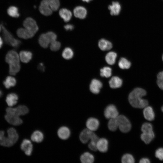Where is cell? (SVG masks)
I'll list each match as a JSON object with an SVG mask.
<instances>
[{
	"mask_svg": "<svg viewBox=\"0 0 163 163\" xmlns=\"http://www.w3.org/2000/svg\"><path fill=\"white\" fill-rule=\"evenodd\" d=\"M6 111L5 118L6 121L12 125L18 126L22 123V120L20 116L27 114L29 112V110L25 106L20 105L15 108L8 107Z\"/></svg>",
	"mask_w": 163,
	"mask_h": 163,
	"instance_id": "1",
	"label": "cell"
},
{
	"mask_svg": "<svg viewBox=\"0 0 163 163\" xmlns=\"http://www.w3.org/2000/svg\"><path fill=\"white\" fill-rule=\"evenodd\" d=\"M24 28H20L17 31V36L24 39L33 37L38 30L35 21L31 18H27L23 23Z\"/></svg>",
	"mask_w": 163,
	"mask_h": 163,
	"instance_id": "2",
	"label": "cell"
},
{
	"mask_svg": "<svg viewBox=\"0 0 163 163\" xmlns=\"http://www.w3.org/2000/svg\"><path fill=\"white\" fill-rule=\"evenodd\" d=\"M146 94V91L139 88L134 89L129 94L128 100L131 105L134 107L142 108L148 105V101L142 98Z\"/></svg>",
	"mask_w": 163,
	"mask_h": 163,
	"instance_id": "3",
	"label": "cell"
},
{
	"mask_svg": "<svg viewBox=\"0 0 163 163\" xmlns=\"http://www.w3.org/2000/svg\"><path fill=\"white\" fill-rule=\"evenodd\" d=\"M8 136H5V132L0 131V145L5 147L13 145L18 141V134L14 128H10L7 130Z\"/></svg>",
	"mask_w": 163,
	"mask_h": 163,
	"instance_id": "4",
	"label": "cell"
},
{
	"mask_svg": "<svg viewBox=\"0 0 163 163\" xmlns=\"http://www.w3.org/2000/svg\"><path fill=\"white\" fill-rule=\"evenodd\" d=\"M60 5L59 0H42L39 7V10L42 14L48 16L54 11L59 9Z\"/></svg>",
	"mask_w": 163,
	"mask_h": 163,
	"instance_id": "5",
	"label": "cell"
},
{
	"mask_svg": "<svg viewBox=\"0 0 163 163\" xmlns=\"http://www.w3.org/2000/svg\"><path fill=\"white\" fill-rule=\"evenodd\" d=\"M2 26L3 37L5 42L13 47L18 48L21 45V41L14 38L3 24H2Z\"/></svg>",
	"mask_w": 163,
	"mask_h": 163,
	"instance_id": "6",
	"label": "cell"
},
{
	"mask_svg": "<svg viewBox=\"0 0 163 163\" xmlns=\"http://www.w3.org/2000/svg\"><path fill=\"white\" fill-rule=\"evenodd\" d=\"M116 119L118 128L121 132L126 133L130 130L131 124L126 117L123 115H119Z\"/></svg>",
	"mask_w": 163,
	"mask_h": 163,
	"instance_id": "7",
	"label": "cell"
},
{
	"mask_svg": "<svg viewBox=\"0 0 163 163\" xmlns=\"http://www.w3.org/2000/svg\"><path fill=\"white\" fill-rule=\"evenodd\" d=\"M104 114L107 119H109L116 118L119 115L118 112L116 107L113 104L109 105L106 107Z\"/></svg>",
	"mask_w": 163,
	"mask_h": 163,
	"instance_id": "8",
	"label": "cell"
},
{
	"mask_svg": "<svg viewBox=\"0 0 163 163\" xmlns=\"http://www.w3.org/2000/svg\"><path fill=\"white\" fill-rule=\"evenodd\" d=\"M20 57L17 53L15 50L9 51L7 53L5 60L9 65L20 63Z\"/></svg>",
	"mask_w": 163,
	"mask_h": 163,
	"instance_id": "9",
	"label": "cell"
},
{
	"mask_svg": "<svg viewBox=\"0 0 163 163\" xmlns=\"http://www.w3.org/2000/svg\"><path fill=\"white\" fill-rule=\"evenodd\" d=\"M21 148L27 155L30 156L33 150V145L29 139H24L21 143Z\"/></svg>",
	"mask_w": 163,
	"mask_h": 163,
	"instance_id": "10",
	"label": "cell"
},
{
	"mask_svg": "<svg viewBox=\"0 0 163 163\" xmlns=\"http://www.w3.org/2000/svg\"><path fill=\"white\" fill-rule=\"evenodd\" d=\"M87 128L89 130L94 131L97 130L99 126V122L98 120L93 117L88 118L86 122Z\"/></svg>",
	"mask_w": 163,
	"mask_h": 163,
	"instance_id": "11",
	"label": "cell"
},
{
	"mask_svg": "<svg viewBox=\"0 0 163 163\" xmlns=\"http://www.w3.org/2000/svg\"><path fill=\"white\" fill-rule=\"evenodd\" d=\"M102 86V83L100 81L96 79H94L90 83V89L92 93L97 94L99 93Z\"/></svg>",
	"mask_w": 163,
	"mask_h": 163,
	"instance_id": "12",
	"label": "cell"
},
{
	"mask_svg": "<svg viewBox=\"0 0 163 163\" xmlns=\"http://www.w3.org/2000/svg\"><path fill=\"white\" fill-rule=\"evenodd\" d=\"M93 131L89 129H85L81 133L79 136V139L83 143H86L90 140Z\"/></svg>",
	"mask_w": 163,
	"mask_h": 163,
	"instance_id": "13",
	"label": "cell"
},
{
	"mask_svg": "<svg viewBox=\"0 0 163 163\" xmlns=\"http://www.w3.org/2000/svg\"><path fill=\"white\" fill-rule=\"evenodd\" d=\"M73 13L75 17L80 19L85 18L87 14L86 9L82 6H78L74 8Z\"/></svg>",
	"mask_w": 163,
	"mask_h": 163,
	"instance_id": "14",
	"label": "cell"
},
{
	"mask_svg": "<svg viewBox=\"0 0 163 163\" xmlns=\"http://www.w3.org/2000/svg\"><path fill=\"white\" fill-rule=\"evenodd\" d=\"M97 150L102 152H107L108 148V141L104 138L99 139L97 143Z\"/></svg>",
	"mask_w": 163,
	"mask_h": 163,
	"instance_id": "15",
	"label": "cell"
},
{
	"mask_svg": "<svg viewBox=\"0 0 163 163\" xmlns=\"http://www.w3.org/2000/svg\"><path fill=\"white\" fill-rule=\"evenodd\" d=\"M144 108L143 114L145 118L149 121L153 120L155 117V114L152 107L147 106Z\"/></svg>",
	"mask_w": 163,
	"mask_h": 163,
	"instance_id": "16",
	"label": "cell"
},
{
	"mask_svg": "<svg viewBox=\"0 0 163 163\" xmlns=\"http://www.w3.org/2000/svg\"><path fill=\"white\" fill-rule=\"evenodd\" d=\"M108 9L110 11V14L112 15H118L121 9V5L117 2H113L112 4L108 7Z\"/></svg>",
	"mask_w": 163,
	"mask_h": 163,
	"instance_id": "17",
	"label": "cell"
},
{
	"mask_svg": "<svg viewBox=\"0 0 163 163\" xmlns=\"http://www.w3.org/2000/svg\"><path fill=\"white\" fill-rule=\"evenodd\" d=\"M59 137L61 139L66 140L68 139L70 135V131L68 128L66 126L60 127L58 131Z\"/></svg>",
	"mask_w": 163,
	"mask_h": 163,
	"instance_id": "18",
	"label": "cell"
},
{
	"mask_svg": "<svg viewBox=\"0 0 163 163\" xmlns=\"http://www.w3.org/2000/svg\"><path fill=\"white\" fill-rule=\"evenodd\" d=\"M18 98V96L16 93H11L7 95L6 101L8 105L11 107L17 103Z\"/></svg>",
	"mask_w": 163,
	"mask_h": 163,
	"instance_id": "19",
	"label": "cell"
},
{
	"mask_svg": "<svg viewBox=\"0 0 163 163\" xmlns=\"http://www.w3.org/2000/svg\"><path fill=\"white\" fill-rule=\"evenodd\" d=\"M32 55V53L30 51L22 50L20 52L19 56L22 62L27 63L31 59Z\"/></svg>",
	"mask_w": 163,
	"mask_h": 163,
	"instance_id": "20",
	"label": "cell"
},
{
	"mask_svg": "<svg viewBox=\"0 0 163 163\" xmlns=\"http://www.w3.org/2000/svg\"><path fill=\"white\" fill-rule=\"evenodd\" d=\"M59 14L61 18L65 22L69 21L72 17V13L71 11L65 8L60 9L59 11Z\"/></svg>",
	"mask_w": 163,
	"mask_h": 163,
	"instance_id": "21",
	"label": "cell"
},
{
	"mask_svg": "<svg viewBox=\"0 0 163 163\" xmlns=\"http://www.w3.org/2000/svg\"><path fill=\"white\" fill-rule=\"evenodd\" d=\"M38 42L40 45L43 48L48 47L50 41L46 33L40 35L38 39Z\"/></svg>",
	"mask_w": 163,
	"mask_h": 163,
	"instance_id": "22",
	"label": "cell"
},
{
	"mask_svg": "<svg viewBox=\"0 0 163 163\" xmlns=\"http://www.w3.org/2000/svg\"><path fill=\"white\" fill-rule=\"evenodd\" d=\"M141 140L146 144L150 143L154 139L155 134L153 131L147 132H142L141 134Z\"/></svg>",
	"mask_w": 163,
	"mask_h": 163,
	"instance_id": "23",
	"label": "cell"
},
{
	"mask_svg": "<svg viewBox=\"0 0 163 163\" xmlns=\"http://www.w3.org/2000/svg\"><path fill=\"white\" fill-rule=\"evenodd\" d=\"M98 45L99 48L103 51L109 50L112 47V44L111 42L104 39L99 40Z\"/></svg>",
	"mask_w": 163,
	"mask_h": 163,
	"instance_id": "24",
	"label": "cell"
},
{
	"mask_svg": "<svg viewBox=\"0 0 163 163\" xmlns=\"http://www.w3.org/2000/svg\"><path fill=\"white\" fill-rule=\"evenodd\" d=\"M110 87L112 88H116L120 87L122 84V81L117 76H113L109 81Z\"/></svg>",
	"mask_w": 163,
	"mask_h": 163,
	"instance_id": "25",
	"label": "cell"
},
{
	"mask_svg": "<svg viewBox=\"0 0 163 163\" xmlns=\"http://www.w3.org/2000/svg\"><path fill=\"white\" fill-rule=\"evenodd\" d=\"M80 160L83 163H92L94 161V157L92 154L86 152L81 155Z\"/></svg>",
	"mask_w": 163,
	"mask_h": 163,
	"instance_id": "26",
	"label": "cell"
},
{
	"mask_svg": "<svg viewBox=\"0 0 163 163\" xmlns=\"http://www.w3.org/2000/svg\"><path fill=\"white\" fill-rule=\"evenodd\" d=\"M43 137L44 136L42 133L38 130L34 131L31 137L32 141L37 143L41 142L43 139Z\"/></svg>",
	"mask_w": 163,
	"mask_h": 163,
	"instance_id": "27",
	"label": "cell"
},
{
	"mask_svg": "<svg viewBox=\"0 0 163 163\" xmlns=\"http://www.w3.org/2000/svg\"><path fill=\"white\" fill-rule=\"evenodd\" d=\"M16 83V80L15 78L11 76H7L3 82L4 86L7 89L14 86Z\"/></svg>",
	"mask_w": 163,
	"mask_h": 163,
	"instance_id": "28",
	"label": "cell"
},
{
	"mask_svg": "<svg viewBox=\"0 0 163 163\" xmlns=\"http://www.w3.org/2000/svg\"><path fill=\"white\" fill-rule=\"evenodd\" d=\"M117 57V54L114 52H110L106 55L105 57L107 62L110 65L114 64Z\"/></svg>",
	"mask_w": 163,
	"mask_h": 163,
	"instance_id": "29",
	"label": "cell"
},
{
	"mask_svg": "<svg viewBox=\"0 0 163 163\" xmlns=\"http://www.w3.org/2000/svg\"><path fill=\"white\" fill-rule=\"evenodd\" d=\"M74 55V53L72 49L69 47L65 48L62 53V56L65 59L69 60L71 59Z\"/></svg>",
	"mask_w": 163,
	"mask_h": 163,
	"instance_id": "30",
	"label": "cell"
},
{
	"mask_svg": "<svg viewBox=\"0 0 163 163\" xmlns=\"http://www.w3.org/2000/svg\"><path fill=\"white\" fill-rule=\"evenodd\" d=\"M131 65V62L124 58H120L118 62L119 66L122 69H128Z\"/></svg>",
	"mask_w": 163,
	"mask_h": 163,
	"instance_id": "31",
	"label": "cell"
},
{
	"mask_svg": "<svg viewBox=\"0 0 163 163\" xmlns=\"http://www.w3.org/2000/svg\"><path fill=\"white\" fill-rule=\"evenodd\" d=\"M7 13L9 16L13 18H18L20 16L18 8L14 6L10 7L7 10Z\"/></svg>",
	"mask_w": 163,
	"mask_h": 163,
	"instance_id": "32",
	"label": "cell"
},
{
	"mask_svg": "<svg viewBox=\"0 0 163 163\" xmlns=\"http://www.w3.org/2000/svg\"><path fill=\"white\" fill-rule=\"evenodd\" d=\"M21 65L20 63L9 65V72L12 75H15L20 71Z\"/></svg>",
	"mask_w": 163,
	"mask_h": 163,
	"instance_id": "33",
	"label": "cell"
},
{
	"mask_svg": "<svg viewBox=\"0 0 163 163\" xmlns=\"http://www.w3.org/2000/svg\"><path fill=\"white\" fill-rule=\"evenodd\" d=\"M108 127L109 129L112 131L116 130L118 128L116 118L109 119L108 123Z\"/></svg>",
	"mask_w": 163,
	"mask_h": 163,
	"instance_id": "34",
	"label": "cell"
},
{
	"mask_svg": "<svg viewBox=\"0 0 163 163\" xmlns=\"http://www.w3.org/2000/svg\"><path fill=\"white\" fill-rule=\"evenodd\" d=\"M112 74V69L109 67H104L100 69V75L101 76L108 78Z\"/></svg>",
	"mask_w": 163,
	"mask_h": 163,
	"instance_id": "35",
	"label": "cell"
},
{
	"mask_svg": "<svg viewBox=\"0 0 163 163\" xmlns=\"http://www.w3.org/2000/svg\"><path fill=\"white\" fill-rule=\"evenodd\" d=\"M121 162L123 163H133L135 162V160L131 154H126L122 156Z\"/></svg>",
	"mask_w": 163,
	"mask_h": 163,
	"instance_id": "36",
	"label": "cell"
},
{
	"mask_svg": "<svg viewBox=\"0 0 163 163\" xmlns=\"http://www.w3.org/2000/svg\"><path fill=\"white\" fill-rule=\"evenodd\" d=\"M141 130L142 132H150L153 131V126L150 123H144L141 127Z\"/></svg>",
	"mask_w": 163,
	"mask_h": 163,
	"instance_id": "37",
	"label": "cell"
},
{
	"mask_svg": "<svg viewBox=\"0 0 163 163\" xmlns=\"http://www.w3.org/2000/svg\"><path fill=\"white\" fill-rule=\"evenodd\" d=\"M157 83L158 87L163 90V71L159 72L157 75Z\"/></svg>",
	"mask_w": 163,
	"mask_h": 163,
	"instance_id": "38",
	"label": "cell"
},
{
	"mask_svg": "<svg viewBox=\"0 0 163 163\" xmlns=\"http://www.w3.org/2000/svg\"><path fill=\"white\" fill-rule=\"evenodd\" d=\"M61 46L60 42L56 40L52 42L50 44V49L53 51H55L59 50Z\"/></svg>",
	"mask_w": 163,
	"mask_h": 163,
	"instance_id": "39",
	"label": "cell"
},
{
	"mask_svg": "<svg viewBox=\"0 0 163 163\" xmlns=\"http://www.w3.org/2000/svg\"><path fill=\"white\" fill-rule=\"evenodd\" d=\"M155 156L160 160L163 161V148H159L156 150Z\"/></svg>",
	"mask_w": 163,
	"mask_h": 163,
	"instance_id": "40",
	"label": "cell"
},
{
	"mask_svg": "<svg viewBox=\"0 0 163 163\" xmlns=\"http://www.w3.org/2000/svg\"><path fill=\"white\" fill-rule=\"evenodd\" d=\"M97 142L90 141L88 145L89 148L91 150L96 151L97 150Z\"/></svg>",
	"mask_w": 163,
	"mask_h": 163,
	"instance_id": "41",
	"label": "cell"
},
{
	"mask_svg": "<svg viewBox=\"0 0 163 163\" xmlns=\"http://www.w3.org/2000/svg\"><path fill=\"white\" fill-rule=\"evenodd\" d=\"M64 28L66 30H72L74 29V26L72 24H68L64 26Z\"/></svg>",
	"mask_w": 163,
	"mask_h": 163,
	"instance_id": "42",
	"label": "cell"
},
{
	"mask_svg": "<svg viewBox=\"0 0 163 163\" xmlns=\"http://www.w3.org/2000/svg\"><path fill=\"white\" fill-rule=\"evenodd\" d=\"M140 163H149L150 162L149 159L147 158H141L139 162Z\"/></svg>",
	"mask_w": 163,
	"mask_h": 163,
	"instance_id": "43",
	"label": "cell"
},
{
	"mask_svg": "<svg viewBox=\"0 0 163 163\" xmlns=\"http://www.w3.org/2000/svg\"><path fill=\"white\" fill-rule=\"evenodd\" d=\"M38 68L40 71L43 72L45 71V67L43 63H41L38 65Z\"/></svg>",
	"mask_w": 163,
	"mask_h": 163,
	"instance_id": "44",
	"label": "cell"
},
{
	"mask_svg": "<svg viewBox=\"0 0 163 163\" xmlns=\"http://www.w3.org/2000/svg\"><path fill=\"white\" fill-rule=\"evenodd\" d=\"M3 43V40L0 37V49L2 47Z\"/></svg>",
	"mask_w": 163,
	"mask_h": 163,
	"instance_id": "45",
	"label": "cell"
},
{
	"mask_svg": "<svg viewBox=\"0 0 163 163\" xmlns=\"http://www.w3.org/2000/svg\"><path fill=\"white\" fill-rule=\"evenodd\" d=\"M81 0L84 2H90V1H91L92 0Z\"/></svg>",
	"mask_w": 163,
	"mask_h": 163,
	"instance_id": "46",
	"label": "cell"
},
{
	"mask_svg": "<svg viewBox=\"0 0 163 163\" xmlns=\"http://www.w3.org/2000/svg\"><path fill=\"white\" fill-rule=\"evenodd\" d=\"M2 30V25H1L0 24V32H1Z\"/></svg>",
	"mask_w": 163,
	"mask_h": 163,
	"instance_id": "47",
	"label": "cell"
},
{
	"mask_svg": "<svg viewBox=\"0 0 163 163\" xmlns=\"http://www.w3.org/2000/svg\"><path fill=\"white\" fill-rule=\"evenodd\" d=\"M2 95V92L0 90V97H1Z\"/></svg>",
	"mask_w": 163,
	"mask_h": 163,
	"instance_id": "48",
	"label": "cell"
},
{
	"mask_svg": "<svg viewBox=\"0 0 163 163\" xmlns=\"http://www.w3.org/2000/svg\"><path fill=\"white\" fill-rule=\"evenodd\" d=\"M161 110L163 112V106L161 107Z\"/></svg>",
	"mask_w": 163,
	"mask_h": 163,
	"instance_id": "49",
	"label": "cell"
},
{
	"mask_svg": "<svg viewBox=\"0 0 163 163\" xmlns=\"http://www.w3.org/2000/svg\"><path fill=\"white\" fill-rule=\"evenodd\" d=\"M162 60L163 61V55L162 57Z\"/></svg>",
	"mask_w": 163,
	"mask_h": 163,
	"instance_id": "50",
	"label": "cell"
}]
</instances>
